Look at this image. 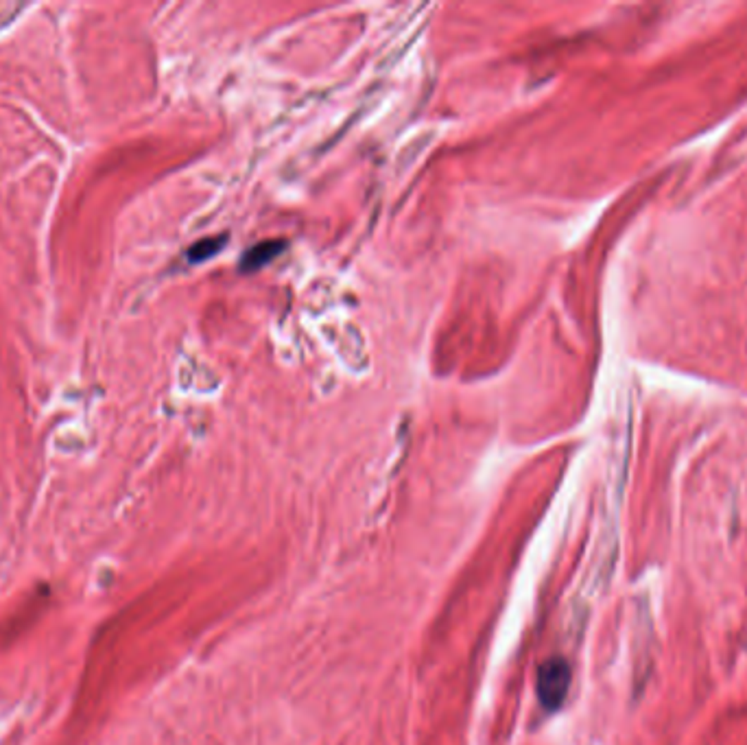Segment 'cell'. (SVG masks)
Listing matches in <instances>:
<instances>
[{"mask_svg": "<svg viewBox=\"0 0 747 745\" xmlns=\"http://www.w3.org/2000/svg\"><path fill=\"white\" fill-rule=\"evenodd\" d=\"M538 699L546 710H558L570 689V667L564 658H548L538 669Z\"/></svg>", "mask_w": 747, "mask_h": 745, "instance_id": "obj_1", "label": "cell"}, {"mask_svg": "<svg viewBox=\"0 0 747 745\" xmlns=\"http://www.w3.org/2000/svg\"><path fill=\"white\" fill-rule=\"evenodd\" d=\"M284 247H287V243L284 241H280V239H275V241H263V243H258V245H253L251 249H247L245 253H243V258H241V271H258V269H263L265 265H269L273 258H277V256H280V253L284 251Z\"/></svg>", "mask_w": 747, "mask_h": 745, "instance_id": "obj_2", "label": "cell"}, {"mask_svg": "<svg viewBox=\"0 0 747 745\" xmlns=\"http://www.w3.org/2000/svg\"><path fill=\"white\" fill-rule=\"evenodd\" d=\"M223 243H225V237H223V234H221V237H208V239H201V241H197L193 247L188 249L186 256H188V261H190V263H203V261H208V258L215 256L217 251H221Z\"/></svg>", "mask_w": 747, "mask_h": 745, "instance_id": "obj_3", "label": "cell"}]
</instances>
